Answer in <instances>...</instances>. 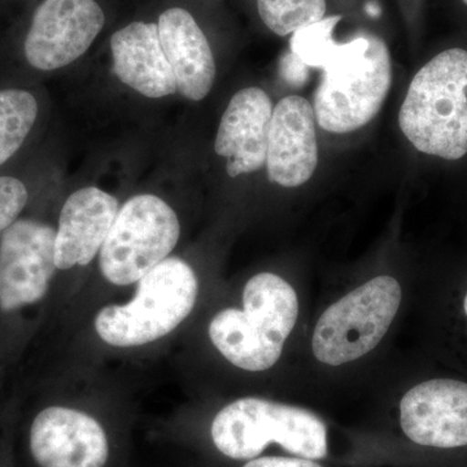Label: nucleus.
Returning a JSON list of instances; mask_svg holds the SVG:
<instances>
[{"instance_id":"obj_4","label":"nucleus","mask_w":467,"mask_h":467,"mask_svg":"<svg viewBox=\"0 0 467 467\" xmlns=\"http://www.w3.org/2000/svg\"><path fill=\"white\" fill-rule=\"evenodd\" d=\"M198 288L192 267L180 257H169L138 281L130 303L101 309L95 330L101 340L119 348L155 342L189 317Z\"/></svg>"},{"instance_id":"obj_18","label":"nucleus","mask_w":467,"mask_h":467,"mask_svg":"<svg viewBox=\"0 0 467 467\" xmlns=\"http://www.w3.org/2000/svg\"><path fill=\"white\" fill-rule=\"evenodd\" d=\"M261 20L279 36H290L324 20L326 0H257Z\"/></svg>"},{"instance_id":"obj_16","label":"nucleus","mask_w":467,"mask_h":467,"mask_svg":"<svg viewBox=\"0 0 467 467\" xmlns=\"http://www.w3.org/2000/svg\"><path fill=\"white\" fill-rule=\"evenodd\" d=\"M110 50L113 72L122 84L152 99L178 91L156 24L133 23L122 27L113 34Z\"/></svg>"},{"instance_id":"obj_13","label":"nucleus","mask_w":467,"mask_h":467,"mask_svg":"<svg viewBox=\"0 0 467 467\" xmlns=\"http://www.w3.org/2000/svg\"><path fill=\"white\" fill-rule=\"evenodd\" d=\"M273 104L257 88L236 92L221 119L214 150L227 159L230 177L254 173L266 162Z\"/></svg>"},{"instance_id":"obj_19","label":"nucleus","mask_w":467,"mask_h":467,"mask_svg":"<svg viewBox=\"0 0 467 467\" xmlns=\"http://www.w3.org/2000/svg\"><path fill=\"white\" fill-rule=\"evenodd\" d=\"M340 16L324 18L306 29L294 33L292 54L306 66L321 67L337 43L331 41V32L339 23Z\"/></svg>"},{"instance_id":"obj_10","label":"nucleus","mask_w":467,"mask_h":467,"mask_svg":"<svg viewBox=\"0 0 467 467\" xmlns=\"http://www.w3.org/2000/svg\"><path fill=\"white\" fill-rule=\"evenodd\" d=\"M400 423L409 441L420 447H467V383L432 379L417 384L402 398Z\"/></svg>"},{"instance_id":"obj_5","label":"nucleus","mask_w":467,"mask_h":467,"mask_svg":"<svg viewBox=\"0 0 467 467\" xmlns=\"http://www.w3.org/2000/svg\"><path fill=\"white\" fill-rule=\"evenodd\" d=\"M212 439L233 460H254L269 444L281 445L297 457L327 456V429L306 409L259 398H243L226 405L212 423Z\"/></svg>"},{"instance_id":"obj_2","label":"nucleus","mask_w":467,"mask_h":467,"mask_svg":"<svg viewBox=\"0 0 467 467\" xmlns=\"http://www.w3.org/2000/svg\"><path fill=\"white\" fill-rule=\"evenodd\" d=\"M321 69L313 109L324 130L350 133L379 113L392 85L391 55L383 39L365 33L335 45Z\"/></svg>"},{"instance_id":"obj_23","label":"nucleus","mask_w":467,"mask_h":467,"mask_svg":"<svg viewBox=\"0 0 467 467\" xmlns=\"http://www.w3.org/2000/svg\"><path fill=\"white\" fill-rule=\"evenodd\" d=\"M462 2L467 5V0H462Z\"/></svg>"},{"instance_id":"obj_9","label":"nucleus","mask_w":467,"mask_h":467,"mask_svg":"<svg viewBox=\"0 0 467 467\" xmlns=\"http://www.w3.org/2000/svg\"><path fill=\"white\" fill-rule=\"evenodd\" d=\"M104 21L95 0H45L34 12L24 39L27 66L38 72L69 66L90 48Z\"/></svg>"},{"instance_id":"obj_8","label":"nucleus","mask_w":467,"mask_h":467,"mask_svg":"<svg viewBox=\"0 0 467 467\" xmlns=\"http://www.w3.org/2000/svg\"><path fill=\"white\" fill-rule=\"evenodd\" d=\"M57 229L36 220L18 218L0 235V309L26 308L47 294L55 264Z\"/></svg>"},{"instance_id":"obj_7","label":"nucleus","mask_w":467,"mask_h":467,"mask_svg":"<svg viewBox=\"0 0 467 467\" xmlns=\"http://www.w3.org/2000/svg\"><path fill=\"white\" fill-rule=\"evenodd\" d=\"M177 214L155 195H138L119 208L100 250L99 266L107 281L134 284L167 259L180 239Z\"/></svg>"},{"instance_id":"obj_17","label":"nucleus","mask_w":467,"mask_h":467,"mask_svg":"<svg viewBox=\"0 0 467 467\" xmlns=\"http://www.w3.org/2000/svg\"><path fill=\"white\" fill-rule=\"evenodd\" d=\"M39 116V101L26 88H0V168L29 140Z\"/></svg>"},{"instance_id":"obj_14","label":"nucleus","mask_w":467,"mask_h":467,"mask_svg":"<svg viewBox=\"0 0 467 467\" xmlns=\"http://www.w3.org/2000/svg\"><path fill=\"white\" fill-rule=\"evenodd\" d=\"M119 211L115 196L98 187L72 193L58 218L55 238L57 269L90 264L109 238Z\"/></svg>"},{"instance_id":"obj_11","label":"nucleus","mask_w":467,"mask_h":467,"mask_svg":"<svg viewBox=\"0 0 467 467\" xmlns=\"http://www.w3.org/2000/svg\"><path fill=\"white\" fill-rule=\"evenodd\" d=\"M30 451L41 467H104L109 447L95 418L64 407L43 409L30 429Z\"/></svg>"},{"instance_id":"obj_20","label":"nucleus","mask_w":467,"mask_h":467,"mask_svg":"<svg viewBox=\"0 0 467 467\" xmlns=\"http://www.w3.org/2000/svg\"><path fill=\"white\" fill-rule=\"evenodd\" d=\"M29 198V189L21 178L0 175V235L20 218Z\"/></svg>"},{"instance_id":"obj_22","label":"nucleus","mask_w":467,"mask_h":467,"mask_svg":"<svg viewBox=\"0 0 467 467\" xmlns=\"http://www.w3.org/2000/svg\"><path fill=\"white\" fill-rule=\"evenodd\" d=\"M463 309H465V313H466V316H467V292H466V295H465V300H463Z\"/></svg>"},{"instance_id":"obj_6","label":"nucleus","mask_w":467,"mask_h":467,"mask_svg":"<svg viewBox=\"0 0 467 467\" xmlns=\"http://www.w3.org/2000/svg\"><path fill=\"white\" fill-rule=\"evenodd\" d=\"M395 278L377 276L337 301L319 317L312 349L325 365L339 367L376 348L389 331L401 303Z\"/></svg>"},{"instance_id":"obj_12","label":"nucleus","mask_w":467,"mask_h":467,"mask_svg":"<svg viewBox=\"0 0 467 467\" xmlns=\"http://www.w3.org/2000/svg\"><path fill=\"white\" fill-rule=\"evenodd\" d=\"M267 177L284 187L308 182L318 165L316 116L306 98L290 95L273 109L266 153Z\"/></svg>"},{"instance_id":"obj_1","label":"nucleus","mask_w":467,"mask_h":467,"mask_svg":"<svg viewBox=\"0 0 467 467\" xmlns=\"http://www.w3.org/2000/svg\"><path fill=\"white\" fill-rule=\"evenodd\" d=\"M467 51L451 48L414 76L399 113L402 134L420 152L444 160L467 153Z\"/></svg>"},{"instance_id":"obj_15","label":"nucleus","mask_w":467,"mask_h":467,"mask_svg":"<svg viewBox=\"0 0 467 467\" xmlns=\"http://www.w3.org/2000/svg\"><path fill=\"white\" fill-rule=\"evenodd\" d=\"M158 27L178 92L190 100L204 99L214 84L216 64L201 26L186 9L171 8L161 14Z\"/></svg>"},{"instance_id":"obj_21","label":"nucleus","mask_w":467,"mask_h":467,"mask_svg":"<svg viewBox=\"0 0 467 467\" xmlns=\"http://www.w3.org/2000/svg\"><path fill=\"white\" fill-rule=\"evenodd\" d=\"M244 467H322L315 460L303 457H261L251 460Z\"/></svg>"},{"instance_id":"obj_3","label":"nucleus","mask_w":467,"mask_h":467,"mask_svg":"<svg viewBox=\"0 0 467 467\" xmlns=\"http://www.w3.org/2000/svg\"><path fill=\"white\" fill-rule=\"evenodd\" d=\"M299 315L296 292L281 276L260 273L243 292V309L221 310L209 337L223 358L248 371L267 370L281 358Z\"/></svg>"}]
</instances>
